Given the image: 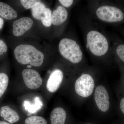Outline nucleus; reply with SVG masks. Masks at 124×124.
<instances>
[{"instance_id":"22","label":"nucleus","mask_w":124,"mask_h":124,"mask_svg":"<svg viewBox=\"0 0 124 124\" xmlns=\"http://www.w3.org/2000/svg\"><path fill=\"white\" fill-rule=\"evenodd\" d=\"M120 65V69L121 72V83L122 85V88L124 90V66L121 63L119 62Z\"/></svg>"},{"instance_id":"6","label":"nucleus","mask_w":124,"mask_h":124,"mask_svg":"<svg viewBox=\"0 0 124 124\" xmlns=\"http://www.w3.org/2000/svg\"><path fill=\"white\" fill-rule=\"evenodd\" d=\"M93 101L99 113L105 114L110 110V96L107 88L104 85H97L93 93Z\"/></svg>"},{"instance_id":"24","label":"nucleus","mask_w":124,"mask_h":124,"mask_svg":"<svg viewBox=\"0 0 124 124\" xmlns=\"http://www.w3.org/2000/svg\"><path fill=\"white\" fill-rule=\"evenodd\" d=\"M0 124H10L8 122L4 121H0Z\"/></svg>"},{"instance_id":"25","label":"nucleus","mask_w":124,"mask_h":124,"mask_svg":"<svg viewBox=\"0 0 124 124\" xmlns=\"http://www.w3.org/2000/svg\"><path fill=\"white\" fill-rule=\"evenodd\" d=\"M93 124V123H87V124Z\"/></svg>"},{"instance_id":"11","label":"nucleus","mask_w":124,"mask_h":124,"mask_svg":"<svg viewBox=\"0 0 124 124\" xmlns=\"http://www.w3.org/2000/svg\"><path fill=\"white\" fill-rule=\"evenodd\" d=\"M68 14L66 8L59 6L52 14V23L55 26H60L66 22Z\"/></svg>"},{"instance_id":"14","label":"nucleus","mask_w":124,"mask_h":124,"mask_svg":"<svg viewBox=\"0 0 124 124\" xmlns=\"http://www.w3.org/2000/svg\"><path fill=\"white\" fill-rule=\"evenodd\" d=\"M48 8L45 5L40 1L35 7L31 9L32 14L34 18L37 20L42 21L47 13Z\"/></svg>"},{"instance_id":"19","label":"nucleus","mask_w":124,"mask_h":124,"mask_svg":"<svg viewBox=\"0 0 124 124\" xmlns=\"http://www.w3.org/2000/svg\"><path fill=\"white\" fill-rule=\"evenodd\" d=\"M119 108L120 112L124 116V94L120 97L119 101Z\"/></svg>"},{"instance_id":"15","label":"nucleus","mask_w":124,"mask_h":124,"mask_svg":"<svg viewBox=\"0 0 124 124\" xmlns=\"http://www.w3.org/2000/svg\"><path fill=\"white\" fill-rule=\"evenodd\" d=\"M113 50L118 62L124 66V43L121 42H115Z\"/></svg>"},{"instance_id":"8","label":"nucleus","mask_w":124,"mask_h":124,"mask_svg":"<svg viewBox=\"0 0 124 124\" xmlns=\"http://www.w3.org/2000/svg\"><path fill=\"white\" fill-rule=\"evenodd\" d=\"M64 72L59 68L54 69L50 73L46 83L47 90L51 93H55L60 88L64 81Z\"/></svg>"},{"instance_id":"10","label":"nucleus","mask_w":124,"mask_h":124,"mask_svg":"<svg viewBox=\"0 0 124 124\" xmlns=\"http://www.w3.org/2000/svg\"><path fill=\"white\" fill-rule=\"evenodd\" d=\"M0 116L10 124L18 122L20 119L17 112L8 105L0 106Z\"/></svg>"},{"instance_id":"18","label":"nucleus","mask_w":124,"mask_h":124,"mask_svg":"<svg viewBox=\"0 0 124 124\" xmlns=\"http://www.w3.org/2000/svg\"><path fill=\"white\" fill-rule=\"evenodd\" d=\"M20 3L26 9H32L41 1L36 0H21Z\"/></svg>"},{"instance_id":"13","label":"nucleus","mask_w":124,"mask_h":124,"mask_svg":"<svg viewBox=\"0 0 124 124\" xmlns=\"http://www.w3.org/2000/svg\"><path fill=\"white\" fill-rule=\"evenodd\" d=\"M0 16L7 20H13L17 17L18 14L8 5L0 2Z\"/></svg>"},{"instance_id":"12","label":"nucleus","mask_w":124,"mask_h":124,"mask_svg":"<svg viewBox=\"0 0 124 124\" xmlns=\"http://www.w3.org/2000/svg\"><path fill=\"white\" fill-rule=\"evenodd\" d=\"M67 117V112L63 108L55 107L51 111L50 116L51 124H65Z\"/></svg>"},{"instance_id":"17","label":"nucleus","mask_w":124,"mask_h":124,"mask_svg":"<svg viewBox=\"0 0 124 124\" xmlns=\"http://www.w3.org/2000/svg\"><path fill=\"white\" fill-rule=\"evenodd\" d=\"M25 124H47V121L44 117L33 116L27 117L24 121Z\"/></svg>"},{"instance_id":"23","label":"nucleus","mask_w":124,"mask_h":124,"mask_svg":"<svg viewBox=\"0 0 124 124\" xmlns=\"http://www.w3.org/2000/svg\"><path fill=\"white\" fill-rule=\"evenodd\" d=\"M4 20L2 18L0 17V29H1L3 27V25H4Z\"/></svg>"},{"instance_id":"16","label":"nucleus","mask_w":124,"mask_h":124,"mask_svg":"<svg viewBox=\"0 0 124 124\" xmlns=\"http://www.w3.org/2000/svg\"><path fill=\"white\" fill-rule=\"evenodd\" d=\"M9 84V78L6 73L0 72V102L7 91Z\"/></svg>"},{"instance_id":"21","label":"nucleus","mask_w":124,"mask_h":124,"mask_svg":"<svg viewBox=\"0 0 124 124\" xmlns=\"http://www.w3.org/2000/svg\"><path fill=\"white\" fill-rule=\"evenodd\" d=\"M59 1L62 6L65 8L71 7L74 2V0H59Z\"/></svg>"},{"instance_id":"4","label":"nucleus","mask_w":124,"mask_h":124,"mask_svg":"<svg viewBox=\"0 0 124 124\" xmlns=\"http://www.w3.org/2000/svg\"><path fill=\"white\" fill-rule=\"evenodd\" d=\"M86 48L92 54L97 57L106 55L109 49V45L107 37L99 31H89L86 37Z\"/></svg>"},{"instance_id":"2","label":"nucleus","mask_w":124,"mask_h":124,"mask_svg":"<svg viewBox=\"0 0 124 124\" xmlns=\"http://www.w3.org/2000/svg\"><path fill=\"white\" fill-rule=\"evenodd\" d=\"M17 62L21 64L38 67L42 66L44 61V55L33 46L28 44L19 45L14 51Z\"/></svg>"},{"instance_id":"1","label":"nucleus","mask_w":124,"mask_h":124,"mask_svg":"<svg viewBox=\"0 0 124 124\" xmlns=\"http://www.w3.org/2000/svg\"><path fill=\"white\" fill-rule=\"evenodd\" d=\"M71 79L72 92L77 102H82L92 97L97 85L93 72L80 68L74 71Z\"/></svg>"},{"instance_id":"7","label":"nucleus","mask_w":124,"mask_h":124,"mask_svg":"<svg viewBox=\"0 0 124 124\" xmlns=\"http://www.w3.org/2000/svg\"><path fill=\"white\" fill-rule=\"evenodd\" d=\"M22 77L25 85L29 89L36 90L42 85L43 80L37 71L31 69H25L23 70Z\"/></svg>"},{"instance_id":"9","label":"nucleus","mask_w":124,"mask_h":124,"mask_svg":"<svg viewBox=\"0 0 124 124\" xmlns=\"http://www.w3.org/2000/svg\"><path fill=\"white\" fill-rule=\"evenodd\" d=\"M33 23V20L29 17H23L15 20L13 24V34L16 37L23 35L31 29Z\"/></svg>"},{"instance_id":"20","label":"nucleus","mask_w":124,"mask_h":124,"mask_svg":"<svg viewBox=\"0 0 124 124\" xmlns=\"http://www.w3.org/2000/svg\"><path fill=\"white\" fill-rule=\"evenodd\" d=\"M8 50V47L4 41L0 39V55H3Z\"/></svg>"},{"instance_id":"5","label":"nucleus","mask_w":124,"mask_h":124,"mask_svg":"<svg viewBox=\"0 0 124 124\" xmlns=\"http://www.w3.org/2000/svg\"><path fill=\"white\" fill-rule=\"evenodd\" d=\"M99 20L110 23H120L124 22V10L113 5H103L99 6L95 11Z\"/></svg>"},{"instance_id":"3","label":"nucleus","mask_w":124,"mask_h":124,"mask_svg":"<svg viewBox=\"0 0 124 124\" xmlns=\"http://www.w3.org/2000/svg\"><path fill=\"white\" fill-rule=\"evenodd\" d=\"M60 55L77 69L80 68L84 60V54L78 43L73 39L63 38L58 45Z\"/></svg>"}]
</instances>
